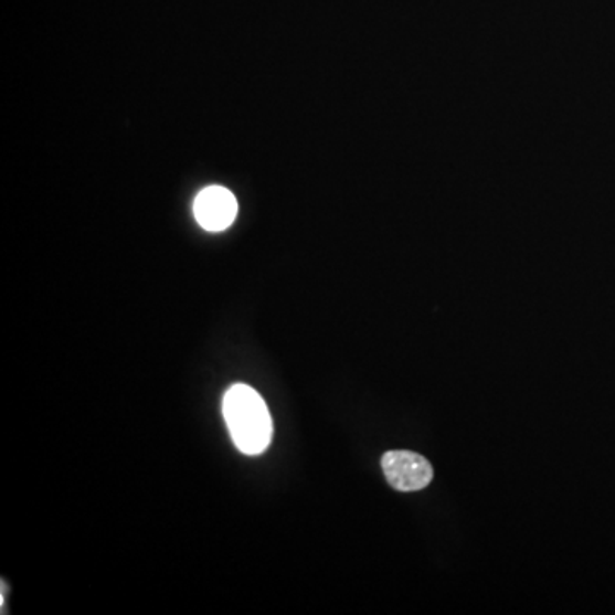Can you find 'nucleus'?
Segmentation results:
<instances>
[{"label":"nucleus","mask_w":615,"mask_h":615,"mask_svg":"<svg viewBox=\"0 0 615 615\" xmlns=\"http://www.w3.org/2000/svg\"><path fill=\"white\" fill-rule=\"evenodd\" d=\"M382 468L390 486L396 491H421L430 486L434 477L430 462L423 455L407 449H395L383 455Z\"/></svg>","instance_id":"2"},{"label":"nucleus","mask_w":615,"mask_h":615,"mask_svg":"<svg viewBox=\"0 0 615 615\" xmlns=\"http://www.w3.org/2000/svg\"><path fill=\"white\" fill-rule=\"evenodd\" d=\"M224 420L231 438L245 455H261L273 439V417L252 386L234 385L224 395Z\"/></svg>","instance_id":"1"},{"label":"nucleus","mask_w":615,"mask_h":615,"mask_svg":"<svg viewBox=\"0 0 615 615\" xmlns=\"http://www.w3.org/2000/svg\"><path fill=\"white\" fill-rule=\"evenodd\" d=\"M193 212L204 230L223 231L233 224L238 214V204L230 190L223 187H208L197 195Z\"/></svg>","instance_id":"3"}]
</instances>
